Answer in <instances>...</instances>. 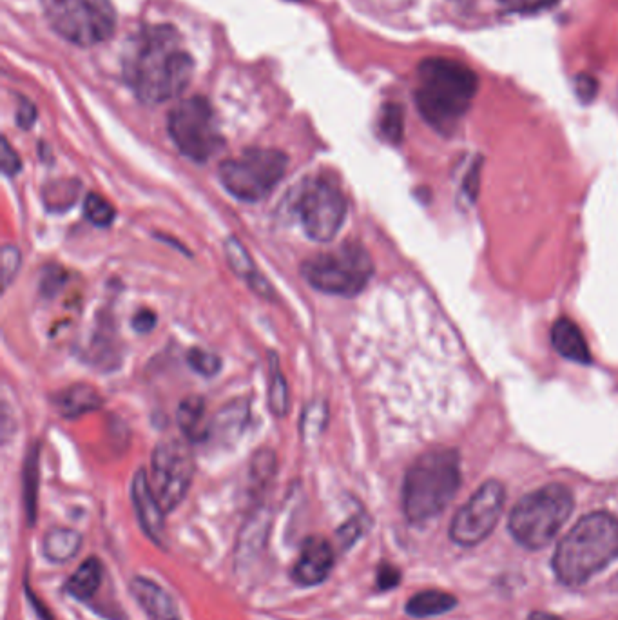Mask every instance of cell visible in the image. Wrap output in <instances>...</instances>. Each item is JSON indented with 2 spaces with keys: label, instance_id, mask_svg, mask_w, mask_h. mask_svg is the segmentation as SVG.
Here are the masks:
<instances>
[{
  "label": "cell",
  "instance_id": "15",
  "mask_svg": "<svg viewBox=\"0 0 618 620\" xmlns=\"http://www.w3.org/2000/svg\"><path fill=\"white\" fill-rule=\"evenodd\" d=\"M129 593L147 620H184L173 595L151 577L135 575L129 581Z\"/></svg>",
  "mask_w": 618,
  "mask_h": 620
},
{
  "label": "cell",
  "instance_id": "38",
  "mask_svg": "<svg viewBox=\"0 0 618 620\" xmlns=\"http://www.w3.org/2000/svg\"><path fill=\"white\" fill-rule=\"evenodd\" d=\"M156 327V314L151 310L142 309L133 316V329L140 334H147Z\"/></svg>",
  "mask_w": 618,
  "mask_h": 620
},
{
  "label": "cell",
  "instance_id": "13",
  "mask_svg": "<svg viewBox=\"0 0 618 620\" xmlns=\"http://www.w3.org/2000/svg\"><path fill=\"white\" fill-rule=\"evenodd\" d=\"M336 568V548L323 535H309L290 566V581L298 588H316L329 581Z\"/></svg>",
  "mask_w": 618,
  "mask_h": 620
},
{
  "label": "cell",
  "instance_id": "7",
  "mask_svg": "<svg viewBox=\"0 0 618 620\" xmlns=\"http://www.w3.org/2000/svg\"><path fill=\"white\" fill-rule=\"evenodd\" d=\"M289 158L278 149L251 147L242 155L223 160L218 167L227 193L242 202H261L278 187L287 173Z\"/></svg>",
  "mask_w": 618,
  "mask_h": 620
},
{
  "label": "cell",
  "instance_id": "36",
  "mask_svg": "<svg viewBox=\"0 0 618 620\" xmlns=\"http://www.w3.org/2000/svg\"><path fill=\"white\" fill-rule=\"evenodd\" d=\"M37 120V107L26 97L19 98V107H17V126L20 129H31Z\"/></svg>",
  "mask_w": 618,
  "mask_h": 620
},
{
  "label": "cell",
  "instance_id": "6",
  "mask_svg": "<svg viewBox=\"0 0 618 620\" xmlns=\"http://www.w3.org/2000/svg\"><path fill=\"white\" fill-rule=\"evenodd\" d=\"M301 276L316 291L354 298L367 289L374 262L359 242H345L334 251L319 252L301 263Z\"/></svg>",
  "mask_w": 618,
  "mask_h": 620
},
{
  "label": "cell",
  "instance_id": "21",
  "mask_svg": "<svg viewBox=\"0 0 618 620\" xmlns=\"http://www.w3.org/2000/svg\"><path fill=\"white\" fill-rule=\"evenodd\" d=\"M457 602H459L457 597L448 591H419L406 601L405 613L412 619H430V617H439V615L455 610Z\"/></svg>",
  "mask_w": 618,
  "mask_h": 620
},
{
  "label": "cell",
  "instance_id": "17",
  "mask_svg": "<svg viewBox=\"0 0 618 620\" xmlns=\"http://www.w3.org/2000/svg\"><path fill=\"white\" fill-rule=\"evenodd\" d=\"M104 579H106L104 562L100 561L97 555H89L78 564L77 570L69 575L68 581L64 582V591L73 601L91 604L98 591L102 590Z\"/></svg>",
  "mask_w": 618,
  "mask_h": 620
},
{
  "label": "cell",
  "instance_id": "28",
  "mask_svg": "<svg viewBox=\"0 0 618 620\" xmlns=\"http://www.w3.org/2000/svg\"><path fill=\"white\" fill-rule=\"evenodd\" d=\"M327 419H329V408H327L325 401L310 403L309 407L303 410V416H301V436L303 439L318 437L325 430Z\"/></svg>",
  "mask_w": 618,
  "mask_h": 620
},
{
  "label": "cell",
  "instance_id": "35",
  "mask_svg": "<svg viewBox=\"0 0 618 620\" xmlns=\"http://www.w3.org/2000/svg\"><path fill=\"white\" fill-rule=\"evenodd\" d=\"M24 593H26V599L29 602V608L33 610V613L37 615V619L39 620H57L55 619V615L51 613V610L48 608V604L39 599V595H37V591L31 588V584H29L28 577H26V581H24Z\"/></svg>",
  "mask_w": 618,
  "mask_h": 620
},
{
  "label": "cell",
  "instance_id": "25",
  "mask_svg": "<svg viewBox=\"0 0 618 620\" xmlns=\"http://www.w3.org/2000/svg\"><path fill=\"white\" fill-rule=\"evenodd\" d=\"M278 472V459L272 450H258L252 457L251 468H249V485L251 494L260 497L265 494V490L271 486L272 479Z\"/></svg>",
  "mask_w": 618,
  "mask_h": 620
},
{
  "label": "cell",
  "instance_id": "2",
  "mask_svg": "<svg viewBox=\"0 0 618 620\" xmlns=\"http://www.w3.org/2000/svg\"><path fill=\"white\" fill-rule=\"evenodd\" d=\"M477 88L474 69L461 62L443 57L423 60L417 69V109L439 133H450L468 113Z\"/></svg>",
  "mask_w": 618,
  "mask_h": 620
},
{
  "label": "cell",
  "instance_id": "39",
  "mask_svg": "<svg viewBox=\"0 0 618 620\" xmlns=\"http://www.w3.org/2000/svg\"><path fill=\"white\" fill-rule=\"evenodd\" d=\"M526 620H562L561 617L553 615L550 611H532Z\"/></svg>",
  "mask_w": 618,
  "mask_h": 620
},
{
  "label": "cell",
  "instance_id": "33",
  "mask_svg": "<svg viewBox=\"0 0 618 620\" xmlns=\"http://www.w3.org/2000/svg\"><path fill=\"white\" fill-rule=\"evenodd\" d=\"M401 570L392 562H379L376 568V579H374V590L377 593H387L396 590L401 584Z\"/></svg>",
  "mask_w": 618,
  "mask_h": 620
},
{
  "label": "cell",
  "instance_id": "11",
  "mask_svg": "<svg viewBox=\"0 0 618 620\" xmlns=\"http://www.w3.org/2000/svg\"><path fill=\"white\" fill-rule=\"evenodd\" d=\"M194 472L196 463L187 441L167 437L155 446L149 479L165 514H173L184 503L193 486Z\"/></svg>",
  "mask_w": 618,
  "mask_h": 620
},
{
  "label": "cell",
  "instance_id": "18",
  "mask_svg": "<svg viewBox=\"0 0 618 620\" xmlns=\"http://www.w3.org/2000/svg\"><path fill=\"white\" fill-rule=\"evenodd\" d=\"M84 546L82 533L68 526H53L42 537V557L51 564H68Z\"/></svg>",
  "mask_w": 618,
  "mask_h": 620
},
{
  "label": "cell",
  "instance_id": "24",
  "mask_svg": "<svg viewBox=\"0 0 618 620\" xmlns=\"http://www.w3.org/2000/svg\"><path fill=\"white\" fill-rule=\"evenodd\" d=\"M39 443L31 446L26 454L24 461V472H22V495H24V510H26V519L28 524L33 528L37 523V503H39V461H40Z\"/></svg>",
  "mask_w": 618,
  "mask_h": 620
},
{
  "label": "cell",
  "instance_id": "14",
  "mask_svg": "<svg viewBox=\"0 0 618 620\" xmlns=\"http://www.w3.org/2000/svg\"><path fill=\"white\" fill-rule=\"evenodd\" d=\"M131 503L135 508L136 519L142 528L145 537L151 543L158 546L160 550H167V523H165V514L162 504L156 497L155 490L151 486V479L145 468H138L133 479H131Z\"/></svg>",
  "mask_w": 618,
  "mask_h": 620
},
{
  "label": "cell",
  "instance_id": "10",
  "mask_svg": "<svg viewBox=\"0 0 618 620\" xmlns=\"http://www.w3.org/2000/svg\"><path fill=\"white\" fill-rule=\"evenodd\" d=\"M290 209L310 240L325 243L341 231L347 216V200L334 180L316 176L301 182L292 193Z\"/></svg>",
  "mask_w": 618,
  "mask_h": 620
},
{
  "label": "cell",
  "instance_id": "31",
  "mask_svg": "<svg viewBox=\"0 0 618 620\" xmlns=\"http://www.w3.org/2000/svg\"><path fill=\"white\" fill-rule=\"evenodd\" d=\"M187 363L191 365V369H193L196 374L205 376V378H213V376H216V374L220 372V367H222V359L218 358L213 352L203 349L189 350V354H187Z\"/></svg>",
  "mask_w": 618,
  "mask_h": 620
},
{
  "label": "cell",
  "instance_id": "1",
  "mask_svg": "<svg viewBox=\"0 0 618 620\" xmlns=\"http://www.w3.org/2000/svg\"><path fill=\"white\" fill-rule=\"evenodd\" d=\"M193 73V57L174 26H144L127 39L122 77L140 102L155 106L180 97Z\"/></svg>",
  "mask_w": 618,
  "mask_h": 620
},
{
  "label": "cell",
  "instance_id": "12",
  "mask_svg": "<svg viewBox=\"0 0 618 620\" xmlns=\"http://www.w3.org/2000/svg\"><path fill=\"white\" fill-rule=\"evenodd\" d=\"M506 490L499 481H486L450 524V539L463 548H472L490 537L503 514Z\"/></svg>",
  "mask_w": 618,
  "mask_h": 620
},
{
  "label": "cell",
  "instance_id": "8",
  "mask_svg": "<svg viewBox=\"0 0 618 620\" xmlns=\"http://www.w3.org/2000/svg\"><path fill=\"white\" fill-rule=\"evenodd\" d=\"M51 30L75 46L91 48L115 35L111 0H40Z\"/></svg>",
  "mask_w": 618,
  "mask_h": 620
},
{
  "label": "cell",
  "instance_id": "26",
  "mask_svg": "<svg viewBox=\"0 0 618 620\" xmlns=\"http://www.w3.org/2000/svg\"><path fill=\"white\" fill-rule=\"evenodd\" d=\"M370 528H372V517L367 514V510L359 508L358 512H354L345 523L336 528V543H338L339 550L350 552L370 532Z\"/></svg>",
  "mask_w": 618,
  "mask_h": 620
},
{
  "label": "cell",
  "instance_id": "19",
  "mask_svg": "<svg viewBox=\"0 0 618 620\" xmlns=\"http://www.w3.org/2000/svg\"><path fill=\"white\" fill-rule=\"evenodd\" d=\"M551 341H553L555 350L564 358L577 361L582 365L591 363L590 347L575 321L568 320V318L555 321L553 330H551Z\"/></svg>",
  "mask_w": 618,
  "mask_h": 620
},
{
  "label": "cell",
  "instance_id": "4",
  "mask_svg": "<svg viewBox=\"0 0 618 620\" xmlns=\"http://www.w3.org/2000/svg\"><path fill=\"white\" fill-rule=\"evenodd\" d=\"M461 486V459L452 448H434L417 457L403 481L406 521L423 524L445 512Z\"/></svg>",
  "mask_w": 618,
  "mask_h": 620
},
{
  "label": "cell",
  "instance_id": "27",
  "mask_svg": "<svg viewBox=\"0 0 618 620\" xmlns=\"http://www.w3.org/2000/svg\"><path fill=\"white\" fill-rule=\"evenodd\" d=\"M269 407L276 417H285L290 408L289 385L281 372L280 361L276 354H271L269 367Z\"/></svg>",
  "mask_w": 618,
  "mask_h": 620
},
{
  "label": "cell",
  "instance_id": "9",
  "mask_svg": "<svg viewBox=\"0 0 618 620\" xmlns=\"http://www.w3.org/2000/svg\"><path fill=\"white\" fill-rule=\"evenodd\" d=\"M167 129L178 151L196 164L209 162L225 146L213 106L200 95L180 100L171 109Z\"/></svg>",
  "mask_w": 618,
  "mask_h": 620
},
{
  "label": "cell",
  "instance_id": "37",
  "mask_svg": "<svg viewBox=\"0 0 618 620\" xmlns=\"http://www.w3.org/2000/svg\"><path fill=\"white\" fill-rule=\"evenodd\" d=\"M501 2L508 10L528 13V11L542 10V8L553 4L555 0H501Z\"/></svg>",
  "mask_w": 618,
  "mask_h": 620
},
{
  "label": "cell",
  "instance_id": "16",
  "mask_svg": "<svg viewBox=\"0 0 618 620\" xmlns=\"http://www.w3.org/2000/svg\"><path fill=\"white\" fill-rule=\"evenodd\" d=\"M223 249H225V258L229 262L231 271L238 278H242L245 283H249V287L256 292V296H260L263 300H276V291L272 289L269 280L258 272L256 265L252 262L251 254L236 236H229L223 243Z\"/></svg>",
  "mask_w": 618,
  "mask_h": 620
},
{
  "label": "cell",
  "instance_id": "22",
  "mask_svg": "<svg viewBox=\"0 0 618 620\" xmlns=\"http://www.w3.org/2000/svg\"><path fill=\"white\" fill-rule=\"evenodd\" d=\"M176 421L191 443H202L211 437V425L205 423V399L200 396H191L180 403Z\"/></svg>",
  "mask_w": 618,
  "mask_h": 620
},
{
  "label": "cell",
  "instance_id": "30",
  "mask_svg": "<svg viewBox=\"0 0 618 620\" xmlns=\"http://www.w3.org/2000/svg\"><path fill=\"white\" fill-rule=\"evenodd\" d=\"M379 129L381 135L387 138L388 142L397 144L403 138V109L397 104H387L383 106L381 118H379Z\"/></svg>",
  "mask_w": 618,
  "mask_h": 620
},
{
  "label": "cell",
  "instance_id": "29",
  "mask_svg": "<svg viewBox=\"0 0 618 620\" xmlns=\"http://www.w3.org/2000/svg\"><path fill=\"white\" fill-rule=\"evenodd\" d=\"M84 214L95 227H107L115 220L116 211L115 207L109 204L104 196L89 193L86 202H84Z\"/></svg>",
  "mask_w": 618,
  "mask_h": 620
},
{
  "label": "cell",
  "instance_id": "34",
  "mask_svg": "<svg viewBox=\"0 0 618 620\" xmlns=\"http://www.w3.org/2000/svg\"><path fill=\"white\" fill-rule=\"evenodd\" d=\"M0 164H2V173L6 176L19 175L22 169V160L19 153L10 146V140L4 136L2 138V153H0Z\"/></svg>",
  "mask_w": 618,
  "mask_h": 620
},
{
  "label": "cell",
  "instance_id": "32",
  "mask_svg": "<svg viewBox=\"0 0 618 620\" xmlns=\"http://www.w3.org/2000/svg\"><path fill=\"white\" fill-rule=\"evenodd\" d=\"M0 265H2V283L4 289H8L13 280L17 278L22 265V254L15 245H4L0 252Z\"/></svg>",
  "mask_w": 618,
  "mask_h": 620
},
{
  "label": "cell",
  "instance_id": "5",
  "mask_svg": "<svg viewBox=\"0 0 618 620\" xmlns=\"http://www.w3.org/2000/svg\"><path fill=\"white\" fill-rule=\"evenodd\" d=\"M573 504V494L564 485H548L524 495L508 521L513 539L532 552L546 548L570 519Z\"/></svg>",
  "mask_w": 618,
  "mask_h": 620
},
{
  "label": "cell",
  "instance_id": "20",
  "mask_svg": "<svg viewBox=\"0 0 618 620\" xmlns=\"http://www.w3.org/2000/svg\"><path fill=\"white\" fill-rule=\"evenodd\" d=\"M58 414L64 417H80L87 412H95L104 405V399L98 394L97 388L89 387L84 383L71 385L60 390L53 398Z\"/></svg>",
  "mask_w": 618,
  "mask_h": 620
},
{
  "label": "cell",
  "instance_id": "23",
  "mask_svg": "<svg viewBox=\"0 0 618 620\" xmlns=\"http://www.w3.org/2000/svg\"><path fill=\"white\" fill-rule=\"evenodd\" d=\"M247 421H249V401L247 399L231 401L209 423L211 425V437H220L222 441L236 439L247 427Z\"/></svg>",
  "mask_w": 618,
  "mask_h": 620
},
{
  "label": "cell",
  "instance_id": "3",
  "mask_svg": "<svg viewBox=\"0 0 618 620\" xmlns=\"http://www.w3.org/2000/svg\"><path fill=\"white\" fill-rule=\"evenodd\" d=\"M618 559V519L608 512L584 515L562 537L551 559L555 577L566 586H582Z\"/></svg>",
  "mask_w": 618,
  "mask_h": 620
}]
</instances>
